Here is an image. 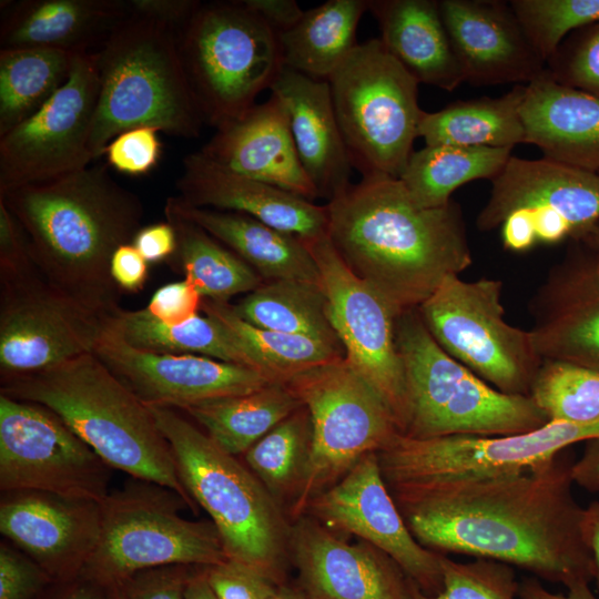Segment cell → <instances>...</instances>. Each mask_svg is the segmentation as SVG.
<instances>
[{
  "label": "cell",
  "mask_w": 599,
  "mask_h": 599,
  "mask_svg": "<svg viewBox=\"0 0 599 599\" xmlns=\"http://www.w3.org/2000/svg\"><path fill=\"white\" fill-rule=\"evenodd\" d=\"M567 449L524 471L388 487L415 539L441 554L501 561L567 589L593 580Z\"/></svg>",
  "instance_id": "obj_1"
},
{
  "label": "cell",
  "mask_w": 599,
  "mask_h": 599,
  "mask_svg": "<svg viewBox=\"0 0 599 599\" xmlns=\"http://www.w3.org/2000/svg\"><path fill=\"white\" fill-rule=\"evenodd\" d=\"M326 207L337 253L397 317L473 263L460 206L420 207L399 179L362 177Z\"/></svg>",
  "instance_id": "obj_2"
},
{
  "label": "cell",
  "mask_w": 599,
  "mask_h": 599,
  "mask_svg": "<svg viewBox=\"0 0 599 599\" xmlns=\"http://www.w3.org/2000/svg\"><path fill=\"white\" fill-rule=\"evenodd\" d=\"M0 200L26 232L37 265L52 287L105 317L121 308L111 258L142 227L143 205L106 165L90 164L21 186L0 194Z\"/></svg>",
  "instance_id": "obj_3"
},
{
  "label": "cell",
  "mask_w": 599,
  "mask_h": 599,
  "mask_svg": "<svg viewBox=\"0 0 599 599\" xmlns=\"http://www.w3.org/2000/svg\"><path fill=\"white\" fill-rule=\"evenodd\" d=\"M1 395L50 408L112 469L169 488L195 510L149 406L94 354L3 380Z\"/></svg>",
  "instance_id": "obj_4"
},
{
  "label": "cell",
  "mask_w": 599,
  "mask_h": 599,
  "mask_svg": "<svg viewBox=\"0 0 599 599\" xmlns=\"http://www.w3.org/2000/svg\"><path fill=\"white\" fill-rule=\"evenodd\" d=\"M95 53L99 95L88 145L93 160L118 134L136 126L185 139L200 135L204 120L172 28L130 13Z\"/></svg>",
  "instance_id": "obj_5"
},
{
  "label": "cell",
  "mask_w": 599,
  "mask_h": 599,
  "mask_svg": "<svg viewBox=\"0 0 599 599\" xmlns=\"http://www.w3.org/2000/svg\"><path fill=\"white\" fill-rule=\"evenodd\" d=\"M182 485L211 517L227 559L285 583L292 525L258 478L174 408L148 405Z\"/></svg>",
  "instance_id": "obj_6"
},
{
  "label": "cell",
  "mask_w": 599,
  "mask_h": 599,
  "mask_svg": "<svg viewBox=\"0 0 599 599\" xmlns=\"http://www.w3.org/2000/svg\"><path fill=\"white\" fill-rule=\"evenodd\" d=\"M395 337L409 407L404 436H509L549 422L530 396L496 389L447 354L426 328L417 308L396 318Z\"/></svg>",
  "instance_id": "obj_7"
},
{
  "label": "cell",
  "mask_w": 599,
  "mask_h": 599,
  "mask_svg": "<svg viewBox=\"0 0 599 599\" xmlns=\"http://www.w3.org/2000/svg\"><path fill=\"white\" fill-rule=\"evenodd\" d=\"M177 44L204 123L216 129L253 108L284 68L278 34L243 0L201 3Z\"/></svg>",
  "instance_id": "obj_8"
},
{
  "label": "cell",
  "mask_w": 599,
  "mask_h": 599,
  "mask_svg": "<svg viewBox=\"0 0 599 599\" xmlns=\"http://www.w3.org/2000/svg\"><path fill=\"white\" fill-rule=\"evenodd\" d=\"M175 491L140 480L100 502L97 547L80 576L100 586H122L134 575L167 566L210 567L227 557L212 521L185 519ZM189 507V506H187Z\"/></svg>",
  "instance_id": "obj_9"
},
{
  "label": "cell",
  "mask_w": 599,
  "mask_h": 599,
  "mask_svg": "<svg viewBox=\"0 0 599 599\" xmlns=\"http://www.w3.org/2000/svg\"><path fill=\"white\" fill-rule=\"evenodd\" d=\"M327 81L353 169L399 179L424 112L418 81L379 38L358 43Z\"/></svg>",
  "instance_id": "obj_10"
},
{
  "label": "cell",
  "mask_w": 599,
  "mask_h": 599,
  "mask_svg": "<svg viewBox=\"0 0 599 599\" xmlns=\"http://www.w3.org/2000/svg\"><path fill=\"white\" fill-rule=\"evenodd\" d=\"M311 416L312 458L304 486L288 509L292 520L339 481L363 457L400 434L374 388L345 357L309 368L286 383Z\"/></svg>",
  "instance_id": "obj_11"
},
{
  "label": "cell",
  "mask_w": 599,
  "mask_h": 599,
  "mask_svg": "<svg viewBox=\"0 0 599 599\" xmlns=\"http://www.w3.org/2000/svg\"><path fill=\"white\" fill-rule=\"evenodd\" d=\"M502 282L447 277L417 307L437 344L496 389L529 396L544 362L530 331L506 322Z\"/></svg>",
  "instance_id": "obj_12"
},
{
  "label": "cell",
  "mask_w": 599,
  "mask_h": 599,
  "mask_svg": "<svg viewBox=\"0 0 599 599\" xmlns=\"http://www.w3.org/2000/svg\"><path fill=\"white\" fill-rule=\"evenodd\" d=\"M111 467L50 408L0 394V488L102 502Z\"/></svg>",
  "instance_id": "obj_13"
},
{
  "label": "cell",
  "mask_w": 599,
  "mask_h": 599,
  "mask_svg": "<svg viewBox=\"0 0 599 599\" xmlns=\"http://www.w3.org/2000/svg\"><path fill=\"white\" fill-rule=\"evenodd\" d=\"M303 241L317 265L327 317L346 361L378 394L404 435L409 407L395 337L397 315L347 266L328 235Z\"/></svg>",
  "instance_id": "obj_14"
},
{
  "label": "cell",
  "mask_w": 599,
  "mask_h": 599,
  "mask_svg": "<svg viewBox=\"0 0 599 599\" xmlns=\"http://www.w3.org/2000/svg\"><path fill=\"white\" fill-rule=\"evenodd\" d=\"M98 95L97 53H79L55 94L34 114L0 135V194L91 164L88 145Z\"/></svg>",
  "instance_id": "obj_15"
},
{
  "label": "cell",
  "mask_w": 599,
  "mask_h": 599,
  "mask_svg": "<svg viewBox=\"0 0 599 599\" xmlns=\"http://www.w3.org/2000/svg\"><path fill=\"white\" fill-rule=\"evenodd\" d=\"M108 319L44 278L0 291L1 382L93 354Z\"/></svg>",
  "instance_id": "obj_16"
},
{
  "label": "cell",
  "mask_w": 599,
  "mask_h": 599,
  "mask_svg": "<svg viewBox=\"0 0 599 599\" xmlns=\"http://www.w3.org/2000/svg\"><path fill=\"white\" fill-rule=\"evenodd\" d=\"M304 515L384 551L424 595L441 591V554L422 546L408 529L384 480L377 453L363 457L339 481L314 497Z\"/></svg>",
  "instance_id": "obj_17"
},
{
  "label": "cell",
  "mask_w": 599,
  "mask_h": 599,
  "mask_svg": "<svg viewBox=\"0 0 599 599\" xmlns=\"http://www.w3.org/2000/svg\"><path fill=\"white\" fill-rule=\"evenodd\" d=\"M532 220L537 241L557 244L599 223V173L546 158L511 155L491 181L490 195L476 219L478 230L499 229L514 211Z\"/></svg>",
  "instance_id": "obj_18"
},
{
  "label": "cell",
  "mask_w": 599,
  "mask_h": 599,
  "mask_svg": "<svg viewBox=\"0 0 599 599\" xmlns=\"http://www.w3.org/2000/svg\"><path fill=\"white\" fill-rule=\"evenodd\" d=\"M144 404L184 409L270 383L260 372L201 355L155 353L128 344L108 326L93 353Z\"/></svg>",
  "instance_id": "obj_19"
},
{
  "label": "cell",
  "mask_w": 599,
  "mask_h": 599,
  "mask_svg": "<svg viewBox=\"0 0 599 599\" xmlns=\"http://www.w3.org/2000/svg\"><path fill=\"white\" fill-rule=\"evenodd\" d=\"M290 558L307 599H413L416 585L388 555L307 515L291 527Z\"/></svg>",
  "instance_id": "obj_20"
},
{
  "label": "cell",
  "mask_w": 599,
  "mask_h": 599,
  "mask_svg": "<svg viewBox=\"0 0 599 599\" xmlns=\"http://www.w3.org/2000/svg\"><path fill=\"white\" fill-rule=\"evenodd\" d=\"M464 81L477 87L528 84L546 62L527 39L509 1L438 0Z\"/></svg>",
  "instance_id": "obj_21"
},
{
  "label": "cell",
  "mask_w": 599,
  "mask_h": 599,
  "mask_svg": "<svg viewBox=\"0 0 599 599\" xmlns=\"http://www.w3.org/2000/svg\"><path fill=\"white\" fill-rule=\"evenodd\" d=\"M101 526L100 504L19 490L2 495L0 531L49 576L81 575Z\"/></svg>",
  "instance_id": "obj_22"
},
{
  "label": "cell",
  "mask_w": 599,
  "mask_h": 599,
  "mask_svg": "<svg viewBox=\"0 0 599 599\" xmlns=\"http://www.w3.org/2000/svg\"><path fill=\"white\" fill-rule=\"evenodd\" d=\"M529 311V331L542 359L599 372V274L586 251H571L549 270Z\"/></svg>",
  "instance_id": "obj_23"
},
{
  "label": "cell",
  "mask_w": 599,
  "mask_h": 599,
  "mask_svg": "<svg viewBox=\"0 0 599 599\" xmlns=\"http://www.w3.org/2000/svg\"><path fill=\"white\" fill-rule=\"evenodd\" d=\"M185 203L246 214L302 240L327 235V207L275 185L233 172L201 151L183 159L176 180Z\"/></svg>",
  "instance_id": "obj_24"
},
{
  "label": "cell",
  "mask_w": 599,
  "mask_h": 599,
  "mask_svg": "<svg viewBox=\"0 0 599 599\" xmlns=\"http://www.w3.org/2000/svg\"><path fill=\"white\" fill-rule=\"evenodd\" d=\"M220 165L314 201L316 189L300 161L287 112L273 94L216 129L200 150Z\"/></svg>",
  "instance_id": "obj_25"
},
{
  "label": "cell",
  "mask_w": 599,
  "mask_h": 599,
  "mask_svg": "<svg viewBox=\"0 0 599 599\" xmlns=\"http://www.w3.org/2000/svg\"><path fill=\"white\" fill-rule=\"evenodd\" d=\"M284 105L302 166L318 196L351 184L352 162L335 115L329 83L283 68L270 88Z\"/></svg>",
  "instance_id": "obj_26"
},
{
  "label": "cell",
  "mask_w": 599,
  "mask_h": 599,
  "mask_svg": "<svg viewBox=\"0 0 599 599\" xmlns=\"http://www.w3.org/2000/svg\"><path fill=\"white\" fill-rule=\"evenodd\" d=\"M526 143L544 158L599 173V97L554 81L547 71L526 84Z\"/></svg>",
  "instance_id": "obj_27"
},
{
  "label": "cell",
  "mask_w": 599,
  "mask_h": 599,
  "mask_svg": "<svg viewBox=\"0 0 599 599\" xmlns=\"http://www.w3.org/2000/svg\"><path fill=\"white\" fill-rule=\"evenodd\" d=\"M129 14L123 0H22L1 20L0 47L94 53Z\"/></svg>",
  "instance_id": "obj_28"
},
{
  "label": "cell",
  "mask_w": 599,
  "mask_h": 599,
  "mask_svg": "<svg viewBox=\"0 0 599 599\" xmlns=\"http://www.w3.org/2000/svg\"><path fill=\"white\" fill-rule=\"evenodd\" d=\"M386 50L418 81L454 91L464 81L438 0H368Z\"/></svg>",
  "instance_id": "obj_29"
},
{
  "label": "cell",
  "mask_w": 599,
  "mask_h": 599,
  "mask_svg": "<svg viewBox=\"0 0 599 599\" xmlns=\"http://www.w3.org/2000/svg\"><path fill=\"white\" fill-rule=\"evenodd\" d=\"M165 205L197 224L234 252L263 280L321 283L317 265L305 242L246 214L197 207L171 196Z\"/></svg>",
  "instance_id": "obj_30"
},
{
  "label": "cell",
  "mask_w": 599,
  "mask_h": 599,
  "mask_svg": "<svg viewBox=\"0 0 599 599\" xmlns=\"http://www.w3.org/2000/svg\"><path fill=\"white\" fill-rule=\"evenodd\" d=\"M526 84L498 97L460 100L436 112H423L418 138L425 145L511 148L526 143L521 108Z\"/></svg>",
  "instance_id": "obj_31"
},
{
  "label": "cell",
  "mask_w": 599,
  "mask_h": 599,
  "mask_svg": "<svg viewBox=\"0 0 599 599\" xmlns=\"http://www.w3.org/2000/svg\"><path fill=\"white\" fill-rule=\"evenodd\" d=\"M368 0H329L278 34L285 68L328 80L358 44L356 30Z\"/></svg>",
  "instance_id": "obj_32"
},
{
  "label": "cell",
  "mask_w": 599,
  "mask_h": 599,
  "mask_svg": "<svg viewBox=\"0 0 599 599\" xmlns=\"http://www.w3.org/2000/svg\"><path fill=\"white\" fill-rule=\"evenodd\" d=\"M302 406L286 384L270 383L256 390L185 407L204 433L224 451L245 454L278 423Z\"/></svg>",
  "instance_id": "obj_33"
},
{
  "label": "cell",
  "mask_w": 599,
  "mask_h": 599,
  "mask_svg": "<svg viewBox=\"0 0 599 599\" xmlns=\"http://www.w3.org/2000/svg\"><path fill=\"white\" fill-rule=\"evenodd\" d=\"M511 152V148L425 145L412 153L399 180L416 205L440 207L453 201L459 186L481 179L491 182Z\"/></svg>",
  "instance_id": "obj_34"
},
{
  "label": "cell",
  "mask_w": 599,
  "mask_h": 599,
  "mask_svg": "<svg viewBox=\"0 0 599 599\" xmlns=\"http://www.w3.org/2000/svg\"><path fill=\"white\" fill-rule=\"evenodd\" d=\"M109 325L128 344L144 351L181 355H201L255 369L250 356L231 333L207 315L176 325L153 317L145 308H120L109 317Z\"/></svg>",
  "instance_id": "obj_35"
},
{
  "label": "cell",
  "mask_w": 599,
  "mask_h": 599,
  "mask_svg": "<svg viewBox=\"0 0 599 599\" xmlns=\"http://www.w3.org/2000/svg\"><path fill=\"white\" fill-rule=\"evenodd\" d=\"M201 312L219 321L250 356L256 370L272 383L286 384L309 368L345 357L342 346L253 326L235 315L229 302L204 300Z\"/></svg>",
  "instance_id": "obj_36"
},
{
  "label": "cell",
  "mask_w": 599,
  "mask_h": 599,
  "mask_svg": "<svg viewBox=\"0 0 599 599\" xmlns=\"http://www.w3.org/2000/svg\"><path fill=\"white\" fill-rule=\"evenodd\" d=\"M164 215L177 238L176 252L170 261L204 300L226 303L232 296L248 294L264 282L247 263L201 226L166 205Z\"/></svg>",
  "instance_id": "obj_37"
},
{
  "label": "cell",
  "mask_w": 599,
  "mask_h": 599,
  "mask_svg": "<svg viewBox=\"0 0 599 599\" xmlns=\"http://www.w3.org/2000/svg\"><path fill=\"white\" fill-rule=\"evenodd\" d=\"M231 308L253 326L342 346L328 321L326 297L321 283L301 280L265 281L236 304H231Z\"/></svg>",
  "instance_id": "obj_38"
},
{
  "label": "cell",
  "mask_w": 599,
  "mask_h": 599,
  "mask_svg": "<svg viewBox=\"0 0 599 599\" xmlns=\"http://www.w3.org/2000/svg\"><path fill=\"white\" fill-rule=\"evenodd\" d=\"M75 55L48 48L0 49V135L55 94L68 80Z\"/></svg>",
  "instance_id": "obj_39"
},
{
  "label": "cell",
  "mask_w": 599,
  "mask_h": 599,
  "mask_svg": "<svg viewBox=\"0 0 599 599\" xmlns=\"http://www.w3.org/2000/svg\"><path fill=\"white\" fill-rule=\"evenodd\" d=\"M312 448V420L302 405L255 443L244 458L275 501L290 509L307 477Z\"/></svg>",
  "instance_id": "obj_40"
},
{
  "label": "cell",
  "mask_w": 599,
  "mask_h": 599,
  "mask_svg": "<svg viewBox=\"0 0 599 599\" xmlns=\"http://www.w3.org/2000/svg\"><path fill=\"white\" fill-rule=\"evenodd\" d=\"M549 422H599V372L570 362L544 359L530 395Z\"/></svg>",
  "instance_id": "obj_41"
},
{
  "label": "cell",
  "mask_w": 599,
  "mask_h": 599,
  "mask_svg": "<svg viewBox=\"0 0 599 599\" xmlns=\"http://www.w3.org/2000/svg\"><path fill=\"white\" fill-rule=\"evenodd\" d=\"M509 3L546 64L568 35L599 22V0H510Z\"/></svg>",
  "instance_id": "obj_42"
},
{
  "label": "cell",
  "mask_w": 599,
  "mask_h": 599,
  "mask_svg": "<svg viewBox=\"0 0 599 599\" xmlns=\"http://www.w3.org/2000/svg\"><path fill=\"white\" fill-rule=\"evenodd\" d=\"M443 589L426 596L416 586L413 599H520L515 567L491 559L460 562L441 555Z\"/></svg>",
  "instance_id": "obj_43"
},
{
  "label": "cell",
  "mask_w": 599,
  "mask_h": 599,
  "mask_svg": "<svg viewBox=\"0 0 599 599\" xmlns=\"http://www.w3.org/2000/svg\"><path fill=\"white\" fill-rule=\"evenodd\" d=\"M546 71L562 85L599 97V22L568 35L548 60Z\"/></svg>",
  "instance_id": "obj_44"
},
{
  "label": "cell",
  "mask_w": 599,
  "mask_h": 599,
  "mask_svg": "<svg viewBox=\"0 0 599 599\" xmlns=\"http://www.w3.org/2000/svg\"><path fill=\"white\" fill-rule=\"evenodd\" d=\"M44 278L22 226L0 200V291Z\"/></svg>",
  "instance_id": "obj_45"
},
{
  "label": "cell",
  "mask_w": 599,
  "mask_h": 599,
  "mask_svg": "<svg viewBox=\"0 0 599 599\" xmlns=\"http://www.w3.org/2000/svg\"><path fill=\"white\" fill-rule=\"evenodd\" d=\"M204 575L216 599H271L280 586L257 568L227 558Z\"/></svg>",
  "instance_id": "obj_46"
},
{
  "label": "cell",
  "mask_w": 599,
  "mask_h": 599,
  "mask_svg": "<svg viewBox=\"0 0 599 599\" xmlns=\"http://www.w3.org/2000/svg\"><path fill=\"white\" fill-rule=\"evenodd\" d=\"M160 130L136 126L112 139L104 150L108 164L128 175L149 173L161 156Z\"/></svg>",
  "instance_id": "obj_47"
},
{
  "label": "cell",
  "mask_w": 599,
  "mask_h": 599,
  "mask_svg": "<svg viewBox=\"0 0 599 599\" xmlns=\"http://www.w3.org/2000/svg\"><path fill=\"white\" fill-rule=\"evenodd\" d=\"M49 575L31 558L0 545V599H31Z\"/></svg>",
  "instance_id": "obj_48"
},
{
  "label": "cell",
  "mask_w": 599,
  "mask_h": 599,
  "mask_svg": "<svg viewBox=\"0 0 599 599\" xmlns=\"http://www.w3.org/2000/svg\"><path fill=\"white\" fill-rule=\"evenodd\" d=\"M203 301L195 286L183 278L159 287L145 309L160 322L176 325L199 315Z\"/></svg>",
  "instance_id": "obj_49"
},
{
  "label": "cell",
  "mask_w": 599,
  "mask_h": 599,
  "mask_svg": "<svg viewBox=\"0 0 599 599\" xmlns=\"http://www.w3.org/2000/svg\"><path fill=\"white\" fill-rule=\"evenodd\" d=\"M177 567H160L134 575L123 583L126 599H184L189 577Z\"/></svg>",
  "instance_id": "obj_50"
},
{
  "label": "cell",
  "mask_w": 599,
  "mask_h": 599,
  "mask_svg": "<svg viewBox=\"0 0 599 599\" xmlns=\"http://www.w3.org/2000/svg\"><path fill=\"white\" fill-rule=\"evenodd\" d=\"M133 16L159 21L179 33L201 2L197 0H126Z\"/></svg>",
  "instance_id": "obj_51"
},
{
  "label": "cell",
  "mask_w": 599,
  "mask_h": 599,
  "mask_svg": "<svg viewBox=\"0 0 599 599\" xmlns=\"http://www.w3.org/2000/svg\"><path fill=\"white\" fill-rule=\"evenodd\" d=\"M110 272L121 292L136 293L148 281L149 262L132 243L123 244L112 255Z\"/></svg>",
  "instance_id": "obj_52"
},
{
  "label": "cell",
  "mask_w": 599,
  "mask_h": 599,
  "mask_svg": "<svg viewBox=\"0 0 599 599\" xmlns=\"http://www.w3.org/2000/svg\"><path fill=\"white\" fill-rule=\"evenodd\" d=\"M132 244L149 263H159L175 254L177 238L174 227L165 221L142 226Z\"/></svg>",
  "instance_id": "obj_53"
},
{
  "label": "cell",
  "mask_w": 599,
  "mask_h": 599,
  "mask_svg": "<svg viewBox=\"0 0 599 599\" xmlns=\"http://www.w3.org/2000/svg\"><path fill=\"white\" fill-rule=\"evenodd\" d=\"M277 34L293 28L304 11L295 0H243Z\"/></svg>",
  "instance_id": "obj_54"
},
{
  "label": "cell",
  "mask_w": 599,
  "mask_h": 599,
  "mask_svg": "<svg viewBox=\"0 0 599 599\" xmlns=\"http://www.w3.org/2000/svg\"><path fill=\"white\" fill-rule=\"evenodd\" d=\"M505 248L520 253L538 243L531 217L521 210L509 213L500 226Z\"/></svg>",
  "instance_id": "obj_55"
},
{
  "label": "cell",
  "mask_w": 599,
  "mask_h": 599,
  "mask_svg": "<svg viewBox=\"0 0 599 599\" xmlns=\"http://www.w3.org/2000/svg\"><path fill=\"white\" fill-rule=\"evenodd\" d=\"M571 477L582 489L599 494V437L585 441L581 456L572 464Z\"/></svg>",
  "instance_id": "obj_56"
},
{
  "label": "cell",
  "mask_w": 599,
  "mask_h": 599,
  "mask_svg": "<svg viewBox=\"0 0 599 599\" xmlns=\"http://www.w3.org/2000/svg\"><path fill=\"white\" fill-rule=\"evenodd\" d=\"M566 595L552 593L547 590L540 580L534 576L525 578L519 583L520 599H598L591 591L589 583L581 582L567 589Z\"/></svg>",
  "instance_id": "obj_57"
},
{
  "label": "cell",
  "mask_w": 599,
  "mask_h": 599,
  "mask_svg": "<svg viewBox=\"0 0 599 599\" xmlns=\"http://www.w3.org/2000/svg\"><path fill=\"white\" fill-rule=\"evenodd\" d=\"M583 540L589 548L593 561V580L599 592V499L583 508L581 520Z\"/></svg>",
  "instance_id": "obj_58"
},
{
  "label": "cell",
  "mask_w": 599,
  "mask_h": 599,
  "mask_svg": "<svg viewBox=\"0 0 599 599\" xmlns=\"http://www.w3.org/2000/svg\"><path fill=\"white\" fill-rule=\"evenodd\" d=\"M183 597L184 599H216L207 583L204 572L187 578Z\"/></svg>",
  "instance_id": "obj_59"
},
{
  "label": "cell",
  "mask_w": 599,
  "mask_h": 599,
  "mask_svg": "<svg viewBox=\"0 0 599 599\" xmlns=\"http://www.w3.org/2000/svg\"><path fill=\"white\" fill-rule=\"evenodd\" d=\"M271 599H307V597L298 586L293 587L287 583H282Z\"/></svg>",
  "instance_id": "obj_60"
},
{
  "label": "cell",
  "mask_w": 599,
  "mask_h": 599,
  "mask_svg": "<svg viewBox=\"0 0 599 599\" xmlns=\"http://www.w3.org/2000/svg\"><path fill=\"white\" fill-rule=\"evenodd\" d=\"M65 599H104L97 590L82 587L69 595Z\"/></svg>",
  "instance_id": "obj_61"
},
{
  "label": "cell",
  "mask_w": 599,
  "mask_h": 599,
  "mask_svg": "<svg viewBox=\"0 0 599 599\" xmlns=\"http://www.w3.org/2000/svg\"><path fill=\"white\" fill-rule=\"evenodd\" d=\"M112 599H126L125 593L120 591V588L116 587L114 590V596Z\"/></svg>",
  "instance_id": "obj_62"
}]
</instances>
